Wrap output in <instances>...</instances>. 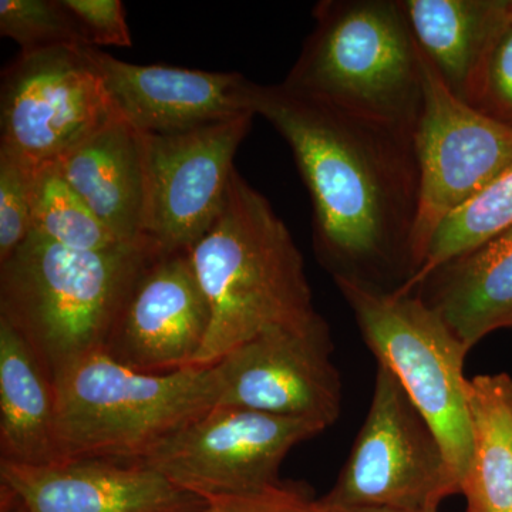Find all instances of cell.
I'll list each match as a JSON object with an SVG mask.
<instances>
[{
    "instance_id": "obj_1",
    "label": "cell",
    "mask_w": 512,
    "mask_h": 512,
    "mask_svg": "<svg viewBox=\"0 0 512 512\" xmlns=\"http://www.w3.org/2000/svg\"><path fill=\"white\" fill-rule=\"evenodd\" d=\"M249 104L284 137L312 202L313 249L333 279L396 291L412 279L420 168L414 133L251 83Z\"/></svg>"
},
{
    "instance_id": "obj_2",
    "label": "cell",
    "mask_w": 512,
    "mask_h": 512,
    "mask_svg": "<svg viewBox=\"0 0 512 512\" xmlns=\"http://www.w3.org/2000/svg\"><path fill=\"white\" fill-rule=\"evenodd\" d=\"M190 256L211 312L207 339L192 367L217 365L266 330L318 313L291 232L238 171L224 210Z\"/></svg>"
},
{
    "instance_id": "obj_3",
    "label": "cell",
    "mask_w": 512,
    "mask_h": 512,
    "mask_svg": "<svg viewBox=\"0 0 512 512\" xmlns=\"http://www.w3.org/2000/svg\"><path fill=\"white\" fill-rule=\"evenodd\" d=\"M150 241L107 251H76L30 232L0 264V316L25 336L55 383L103 352L141 269Z\"/></svg>"
},
{
    "instance_id": "obj_4",
    "label": "cell",
    "mask_w": 512,
    "mask_h": 512,
    "mask_svg": "<svg viewBox=\"0 0 512 512\" xmlns=\"http://www.w3.org/2000/svg\"><path fill=\"white\" fill-rule=\"evenodd\" d=\"M282 84L292 92L416 133L424 104L419 46L399 0H320Z\"/></svg>"
},
{
    "instance_id": "obj_5",
    "label": "cell",
    "mask_w": 512,
    "mask_h": 512,
    "mask_svg": "<svg viewBox=\"0 0 512 512\" xmlns=\"http://www.w3.org/2000/svg\"><path fill=\"white\" fill-rule=\"evenodd\" d=\"M53 384L60 461L144 460L220 400L212 366L156 375L104 352L87 356Z\"/></svg>"
},
{
    "instance_id": "obj_6",
    "label": "cell",
    "mask_w": 512,
    "mask_h": 512,
    "mask_svg": "<svg viewBox=\"0 0 512 512\" xmlns=\"http://www.w3.org/2000/svg\"><path fill=\"white\" fill-rule=\"evenodd\" d=\"M377 363L389 369L436 431L463 484L473 431L468 410V350L439 313L416 293L333 279Z\"/></svg>"
},
{
    "instance_id": "obj_7",
    "label": "cell",
    "mask_w": 512,
    "mask_h": 512,
    "mask_svg": "<svg viewBox=\"0 0 512 512\" xmlns=\"http://www.w3.org/2000/svg\"><path fill=\"white\" fill-rule=\"evenodd\" d=\"M456 494L461 483L436 431L393 373L377 366L365 423L320 503L333 510L439 511Z\"/></svg>"
},
{
    "instance_id": "obj_8",
    "label": "cell",
    "mask_w": 512,
    "mask_h": 512,
    "mask_svg": "<svg viewBox=\"0 0 512 512\" xmlns=\"http://www.w3.org/2000/svg\"><path fill=\"white\" fill-rule=\"evenodd\" d=\"M325 430L315 420L215 406L140 463L208 503L278 487L286 456Z\"/></svg>"
},
{
    "instance_id": "obj_9",
    "label": "cell",
    "mask_w": 512,
    "mask_h": 512,
    "mask_svg": "<svg viewBox=\"0 0 512 512\" xmlns=\"http://www.w3.org/2000/svg\"><path fill=\"white\" fill-rule=\"evenodd\" d=\"M92 47L19 53L2 72L0 151L37 168L59 163L117 116Z\"/></svg>"
},
{
    "instance_id": "obj_10",
    "label": "cell",
    "mask_w": 512,
    "mask_h": 512,
    "mask_svg": "<svg viewBox=\"0 0 512 512\" xmlns=\"http://www.w3.org/2000/svg\"><path fill=\"white\" fill-rule=\"evenodd\" d=\"M419 55L424 104L414 133L420 200L413 237V276L441 224L512 165V128L456 96L429 57L420 49Z\"/></svg>"
},
{
    "instance_id": "obj_11",
    "label": "cell",
    "mask_w": 512,
    "mask_h": 512,
    "mask_svg": "<svg viewBox=\"0 0 512 512\" xmlns=\"http://www.w3.org/2000/svg\"><path fill=\"white\" fill-rule=\"evenodd\" d=\"M254 113L167 136H144V238L160 251L190 252L224 210L234 158Z\"/></svg>"
},
{
    "instance_id": "obj_12",
    "label": "cell",
    "mask_w": 512,
    "mask_h": 512,
    "mask_svg": "<svg viewBox=\"0 0 512 512\" xmlns=\"http://www.w3.org/2000/svg\"><path fill=\"white\" fill-rule=\"evenodd\" d=\"M333 348L329 325L319 313L266 330L212 366L220 387L218 406L315 420L329 429L342 409Z\"/></svg>"
},
{
    "instance_id": "obj_13",
    "label": "cell",
    "mask_w": 512,
    "mask_h": 512,
    "mask_svg": "<svg viewBox=\"0 0 512 512\" xmlns=\"http://www.w3.org/2000/svg\"><path fill=\"white\" fill-rule=\"evenodd\" d=\"M210 323L190 252L157 251L131 286L103 352L138 372H180L194 366Z\"/></svg>"
},
{
    "instance_id": "obj_14",
    "label": "cell",
    "mask_w": 512,
    "mask_h": 512,
    "mask_svg": "<svg viewBox=\"0 0 512 512\" xmlns=\"http://www.w3.org/2000/svg\"><path fill=\"white\" fill-rule=\"evenodd\" d=\"M114 110L144 136H167L254 113L241 73L123 62L93 49ZM255 114V113H254Z\"/></svg>"
},
{
    "instance_id": "obj_15",
    "label": "cell",
    "mask_w": 512,
    "mask_h": 512,
    "mask_svg": "<svg viewBox=\"0 0 512 512\" xmlns=\"http://www.w3.org/2000/svg\"><path fill=\"white\" fill-rule=\"evenodd\" d=\"M0 480L30 512H197L207 505L140 461H0Z\"/></svg>"
},
{
    "instance_id": "obj_16",
    "label": "cell",
    "mask_w": 512,
    "mask_h": 512,
    "mask_svg": "<svg viewBox=\"0 0 512 512\" xmlns=\"http://www.w3.org/2000/svg\"><path fill=\"white\" fill-rule=\"evenodd\" d=\"M67 183L123 245L144 238L146 156L143 134L119 114L57 163Z\"/></svg>"
},
{
    "instance_id": "obj_17",
    "label": "cell",
    "mask_w": 512,
    "mask_h": 512,
    "mask_svg": "<svg viewBox=\"0 0 512 512\" xmlns=\"http://www.w3.org/2000/svg\"><path fill=\"white\" fill-rule=\"evenodd\" d=\"M419 295L468 350L512 320V227L434 269Z\"/></svg>"
},
{
    "instance_id": "obj_18",
    "label": "cell",
    "mask_w": 512,
    "mask_h": 512,
    "mask_svg": "<svg viewBox=\"0 0 512 512\" xmlns=\"http://www.w3.org/2000/svg\"><path fill=\"white\" fill-rule=\"evenodd\" d=\"M0 456L43 466L60 461L56 392L35 349L0 316Z\"/></svg>"
},
{
    "instance_id": "obj_19",
    "label": "cell",
    "mask_w": 512,
    "mask_h": 512,
    "mask_svg": "<svg viewBox=\"0 0 512 512\" xmlns=\"http://www.w3.org/2000/svg\"><path fill=\"white\" fill-rule=\"evenodd\" d=\"M421 52L448 89L464 99L507 0H399Z\"/></svg>"
},
{
    "instance_id": "obj_20",
    "label": "cell",
    "mask_w": 512,
    "mask_h": 512,
    "mask_svg": "<svg viewBox=\"0 0 512 512\" xmlns=\"http://www.w3.org/2000/svg\"><path fill=\"white\" fill-rule=\"evenodd\" d=\"M473 456L461 494L466 512H512V377L468 379Z\"/></svg>"
},
{
    "instance_id": "obj_21",
    "label": "cell",
    "mask_w": 512,
    "mask_h": 512,
    "mask_svg": "<svg viewBox=\"0 0 512 512\" xmlns=\"http://www.w3.org/2000/svg\"><path fill=\"white\" fill-rule=\"evenodd\" d=\"M32 232L76 251H107L123 245L67 183L57 163L35 168Z\"/></svg>"
},
{
    "instance_id": "obj_22",
    "label": "cell",
    "mask_w": 512,
    "mask_h": 512,
    "mask_svg": "<svg viewBox=\"0 0 512 512\" xmlns=\"http://www.w3.org/2000/svg\"><path fill=\"white\" fill-rule=\"evenodd\" d=\"M512 227V165L478 197L447 218L431 239L419 271L400 293L414 288L434 269Z\"/></svg>"
},
{
    "instance_id": "obj_23",
    "label": "cell",
    "mask_w": 512,
    "mask_h": 512,
    "mask_svg": "<svg viewBox=\"0 0 512 512\" xmlns=\"http://www.w3.org/2000/svg\"><path fill=\"white\" fill-rule=\"evenodd\" d=\"M0 35L12 39L22 53L89 47L63 0H2Z\"/></svg>"
},
{
    "instance_id": "obj_24",
    "label": "cell",
    "mask_w": 512,
    "mask_h": 512,
    "mask_svg": "<svg viewBox=\"0 0 512 512\" xmlns=\"http://www.w3.org/2000/svg\"><path fill=\"white\" fill-rule=\"evenodd\" d=\"M464 101L504 126L512 128V6L507 0L503 16L485 45L468 82Z\"/></svg>"
},
{
    "instance_id": "obj_25",
    "label": "cell",
    "mask_w": 512,
    "mask_h": 512,
    "mask_svg": "<svg viewBox=\"0 0 512 512\" xmlns=\"http://www.w3.org/2000/svg\"><path fill=\"white\" fill-rule=\"evenodd\" d=\"M33 174L35 168L0 151V264L32 232Z\"/></svg>"
},
{
    "instance_id": "obj_26",
    "label": "cell",
    "mask_w": 512,
    "mask_h": 512,
    "mask_svg": "<svg viewBox=\"0 0 512 512\" xmlns=\"http://www.w3.org/2000/svg\"><path fill=\"white\" fill-rule=\"evenodd\" d=\"M79 23L87 46H133L121 0H63Z\"/></svg>"
},
{
    "instance_id": "obj_27",
    "label": "cell",
    "mask_w": 512,
    "mask_h": 512,
    "mask_svg": "<svg viewBox=\"0 0 512 512\" xmlns=\"http://www.w3.org/2000/svg\"><path fill=\"white\" fill-rule=\"evenodd\" d=\"M197 512H332L306 493L301 485L282 483L262 493L208 501Z\"/></svg>"
},
{
    "instance_id": "obj_28",
    "label": "cell",
    "mask_w": 512,
    "mask_h": 512,
    "mask_svg": "<svg viewBox=\"0 0 512 512\" xmlns=\"http://www.w3.org/2000/svg\"><path fill=\"white\" fill-rule=\"evenodd\" d=\"M2 490L6 491V494H8L9 501L8 504H6V512H30L19 498H16L15 495L5 490V488H2Z\"/></svg>"
},
{
    "instance_id": "obj_29",
    "label": "cell",
    "mask_w": 512,
    "mask_h": 512,
    "mask_svg": "<svg viewBox=\"0 0 512 512\" xmlns=\"http://www.w3.org/2000/svg\"><path fill=\"white\" fill-rule=\"evenodd\" d=\"M332 512H439V511H404V510H387V508H352V510H333Z\"/></svg>"
},
{
    "instance_id": "obj_30",
    "label": "cell",
    "mask_w": 512,
    "mask_h": 512,
    "mask_svg": "<svg viewBox=\"0 0 512 512\" xmlns=\"http://www.w3.org/2000/svg\"><path fill=\"white\" fill-rule=\"evenodd\" d=\"M507 329H512V320H511L510 325H508V328H507Z\"/></svg>"
},
{
    "instance_id": "obj_31",
    "label": "cell",
    "mask_w": 512,
    "mask_h": 512,
    "mask_svg": "<svg viewBox=\"0 0 512 512\" xmlns=\"http://www.w3.org/2000/svg\"><path fill=\"white\" fill-rule=\"evenodd\" d=\"M511 6H512V0H510Z\"/></svg>"
}]
</instances>
